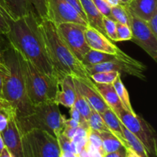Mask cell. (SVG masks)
<instances>
[{
  "instance_id": "1",
  "label": "cell",
  "mask_w": 157,
  "mask_h": 157,
  "mask_svg": "<svg viewBox=\"0 0 157 157\" xmlns=\"http://www.w3.org/2000/svg\"><path fill=\"white\" fill-rule=\"evenodd\" d=\"M6 17L10 29L5 36L8 42L40 71L52 78H58L48 55L38 20L33 12H30L17 19H12L8 13Z\"/></svg>"
},
{
  "instance_id": "2",
  "label": "cell",
  "mask_w": 157,
  "mask_h": 157,
  "mask_svg": "<svg viewBox=\"0 0 157 157\" xmlns=\"http://www.w3.org/2000/svg\"><path fill=\"white\" fill-rule=\"evenodd\" d=\"M38 25L58 81L66 75H71L94 87V83L85 67L61 39L55 23L46 18L38 21Z\"/></svg>"
},
{
  "instance_id": "3",
  "label": "cell",
  "mask_w": 157,
  "mask_h": 157,
  "mask_svg": "<svg viewBox=\"0 0 157 157\" xmlns=\"http://www.w3.org/2000/svg\"><path fill=\"white\" fill-rule=\"evenodd\" d=\"M4 64L8 73L3 79L1 98L10 104L16 119L24 117L32 113L34 106L27 95L19 52L9 43L4 54Z\"/></svg>"
},
{
  "instance_id": "4",
  "label": "cell",
  "mask_w": 157,
  "mask_h": 157,
  "mask_svg": "<svg viewBox=\"0 0 157 157\" xmlns=\"http://www.w3.org/2000/svg\"><path fill=\"white\" fill-rule=\"evenodd\" d=\"M58 106L55 101L41 103L34 106L32 113L29 115L16 119L21 134L38 129L58 138L64 130L65 118L61 114Z\"/></svg>"
},
{
  "instance_id": "5",
  "label": "cell",
  "mask_w": 157,
  "mask_h": 157,
  "mask_svg": "<svg viewBox=\"0 0 157 157\" xmlns=\"http://www.w3.org/2000/svg\"><path fill=\"white\" fill-rule=\"evenodd\" d=\"M19 55L27 95L32 105L55 101L58 90V78H52L41 72L20 52Z\"/></svg>"
},
{
  "instance_id": "6",
  "label": "cell",
  "mask_w": 157,
  "mask_h": 157,
  "mask_svg": "<svg viewBox=\"0 0 157 157\" xmlns=\"http://www.w3.org/2000/svg\"><path fill=\"white\" fill-rule=\"evenodd\" d=\"M23 157H60L58 140L48 132L33 129L21 134Z\"/></svg>"
},
{
  "instance_id": "7",
  "label": "cell",
  "mask_w": 157,
  "mask_h": 157,
  "mask_svg": "<svg viewBox=\"0 0 157 157\" xmlns=\"http://www.w3.org/2000/svg\"><path fill=\"white\" fill-rule=\"evenodd\" d=\"M118 118L124 127L131 132L145 147L149 155L157 156L156 135L151 125L140 115L131 113L124 109Z\"/></svg>"
},
{
  "instance_id": "8",
  "label": "cell",
  "mask_w": 157,
  "mask_h": 157,
  "mask_svg": "<svg viewBox=\"0 0 157 157\" xmlns=\"http://www.w3.org/2000/svg\"><path fill=\"white\" fill-rule=\"evenodd\" d=\"M85 68L89 75L96 72L116 71L119 72L120 74H127L144 81L146 80L145 71L147 67L145 64L137 60L133 59L124 52L118 55L112 61L88 66L85 67Z\"/></svg>"
},
{
  "instance_id": "9",
  "label": "cell",
  "mask_w": 157,
  "mask_h": 157,
  "mask_svg": "<svg viewBox=\"0 0 157 157\" xmlns=\"http://www.w3.org/2000/svg\"><path fill=\"white\" fill-rule=\"evenodd\" d=\"M57 28L61 39L81 62L86 53L90 50L85 38L86 26L68 22L58 25Z\"/></svg>"
},
{
  "instance_id": "10",
  "label": "cell",
  "mask_w": 157,
  "mask_h": 157,
  "mask_svg": "<svg viewBox=\"0 0 157 157\" xmlns=\"http://www.w3.org/2000/svg\"><path fill=\"white\" fill-rule=\"evenodd\" d=\"M129 12V21L132 32L131 40L157 61V36L149 29L147 21Z\"/></svg>"
},
{
  "instance_id": "11",
  "label": "cell",
  "mask_w": 157,
  "mask_h": 157,
  "mask_svg": "<svg viewBox=\"0 0 157 157\" xmlns=\"http://www.w3.org/2000/svg\"><path fill=\"white\" fill-rule=\"evenodd\" d=\"M55 25L62 23H76L87 27L88 24L65 0H48V18Z\"/></svg>"
},
{
  "instance_id": "12",
  "label": "cell",
  "mask_w": 157,
  "mask_h": 157,
  "mask_svg": "<svg viewBox=\"0 0 157 157\" xmlns=\"http://www.w3.org/2000/svg\"><path fill=\"white\" fill-rule=\"evenodd\" d=\"M5 147L8 149L12 157H23L21 146V134L18 129L15 112L9 117L8 124L1 133Z\"/></svg>"
},
{
  "instance_id": "13",
  "label": "cell",
  "mask_w": 157,
  "mask_h": 157,
  "mask_svg": "<svg viewBox=\"0 0 157 157\" xmlns=\"http://www.w3.org/2000/svg\"><path fill=\"white\" fill-rule=\"evenodd\" d=\"M85 38L88 46L93 50L113 55H119L123 52L116 44H113L111 40L107 38V36L90 26L86 27Z\"/></svg>"
},
{
  "instance_id": "14",
  "label": "cell",
  "mask_w": 157,
  "mask_h": 157,
  "mask_svg": "<svg viewBox=\"0 0 157 157\" xmlns=\"http://www.w3.org/2000/svg\"><path fill=\"white\" fill-rule=\"evenodd\" d=\"M73 78L76 90L86 100V101L88 103L89 105L93 110H96L100 114H101L103 112L109 108L99 92L97 90L96 87H90V85L81 80H78L75 78Z\"/></svg>"
},
{
  "instance_id": "15",
  "label": "cell",
  "mask_w": 157,
  "mask_h": 157,
  "mask_svg": "<svg viewBox=\"0 0 157 157\" xmlns=\"http://www.w3.org/2000/svg\"><path fill=\"white\" fill-rule=\"evenodd\" d=\"M76 97V88L73 77L66 75L58 81V90L55 102L59 105L71 108L74 106Z\"/></svg>"
},
{
  "instance_id": "16",
  "label": "cell",
  "mask_w": 157,
  "mask_h": 157,
  "mask_svg": "<svg viewBox=\"0 0 157 157\" xmlns=\"http://www.w3.org/2000/svg\"><path fill=\"white\" fill-rule=\"evenodd\" d=\"M125 6L131 13L147 21L157 11V0H130Z\"/></svg>"
},
{
  "instance_id": "17",
  "label": "cell",
  "mask_w": 157,
  "mask_h": 157,
  "mask_svg": "<svg viewBox=\"0 0 157 157\" xmlns=\"http://www.w3.org/2000/svg\"><path fill=\"white\" fill-rule=\"evenodd\" d=\"M94 86L109 108L111 109L116 113L117 116L119 117L120 113L122 112L123 110H124V108L113 84L94 83Z\"/></svg>"
},
{
  "instance_id": "18",
  "label": "cell",
  "mask_w": 157,
  "mask_h": 157,
  "mask_svg": "<svg viewBox=\"0 0 157 157\" xmlns=\"http://www.w3.org/2000/svg\"><path fill=\"white\" fill-rule=\"evenodd\" d=\"M80 2L85 13L89 26L99 31L100 32L107 36L103 23L104 15L98 10L93 0H80Z\"/></svg>"
},
{
  "instance_id": "19",
  "label": "cell",
  "mask_w": 157,
  "mask_h": 157,
  "mask_svg": "<svg viewBox=\"0 0 157 157\" xmlns=\"http://www.w3.org/2000/svg\"><path fill=\"white\" fill-rule=\"evenodd\" d=\"M0 3L12 19H17L32 12L29 0H0Z\"/></svg>"
},
{
  "instance_id": "20",
  "label": "cell",
  "mask_w": 157,
  "mask_h": 157,
  "mask_svg": "<svg viewBox=\"0 0 157 157\" xmlns=\"http://www.w3.org/2000/svg\"><path fill=\"white\" fill-rule=\"evenodd\" d=\"M101 115L104 120V123H105L106 126L108 128L109 131L111 132L114 136H116L119 139V140L121 141L122 145L125 148H128V144L124 139V134H123L122 123L120 121L116 113L111 109L107 108Z\"/></svg>"
},
{
  "instance_id": "21",
  "label": "cell",
  "mask_w": 157,
  "mask_h": 157,
  "mask_svg": "<svg viewBox=\"0 0 157 157\" xmlns=\"http://www.w3.org/2000/svg\"><path fill=\"white\" fill-rule=\"evenodd\" d=\"M117 55H113V54L106 53V52L90 49L84 56L81 63L84 67H88V66L95 65V64H101V63L110 61L114 59Z\"/></svg>"
},
{
  "instance_id": "22",
  "label": "cell",
  "mask_w": 157,
  "mask_h": 157,
  "mask_svg": "<svg viewBox=\"0 0 157 157\" xmlns=\"http://www.w3.org/2000/svg\"><path fill=\"white\" fill-rule=\"evenodd\" d=\"M98 133L102 140L103 149L105 153L114 152L124 147L119 139L116 136H114L111 132L103 131L98 132Z\"/></svg>"
},
{
  "instance_id": "23",
  "label": "cell",
  "mask_w": 157,
  "mask_h": 157,
  "mask_svg": "<svg viewBox=\"0 0 157 157\" xmlns=\"http://www.w3.org/2000/svg\"><path fill=\"white\" fill-rule=\"evenodd\" d=\"M113 86L114 87L115 90H116L117 94V96L119 97L120 100H121V103H122L124 108L127 111L130 112V113H136L134 110H133L131 103H130V95H129L128 91H127V88L124 86V83L121 81V76L117 78L116 81L113 82Z\"/></svg>"
},
{
  "instance_id": "24",
  "label": "cell",
  "mask_w": 157,
  "mask_h": 157,
  "mask_svg": "<svg viewBox=\"0 0 157 157\" xmlns=\"http://www.w3.org/2000/svg\"><path fill=\"white\" fill-rule=\"evenodd\" d=\"M121 74L116 71H101L96 72L90 75L94 83L104 84H113V82L120 77Z\"/></svg>"
},
{
  "instance_id": "25",
  "label": "cell",
  "mask_w": 157,
  "mask_h": 157,
  "mask_svg": "<svg viewBox=\"0 0 157 157\" xmlns=\"http://www.w3.org/2000/svg\"><path fill=\"white\" fill-rule=\"evenodd\" d=\"M32 12L38 21L48 18V0H29Z\"/></svg>"
},
{
  "instance_id": "26",
  "label": "cell",
  "mask_w": 157,
  "mask_h": 157,
  "mask_svg": "<svg viewBox=\"0 0 157 157\" xmlns=\"http://www.w3.org/2000/svg\"><path fill=\"white\" fill-rule=\"evenodd\" d=\"M74 107L78 110V111L79 112L80 114L81 115V117H82L85 121H88L90 113H91L92 108L90 107V106L89 105L88 103L86 101V100L80 94V93L77 90Z\"/></svg>"
},
{
  "instance_id": "27",
  "label": "cell",
  "mask_w": 157,
  "mask_h": 157,
  "mask_svg": "<svg viewBox=\"0 0 157 157\" xmlns=\"http://www.w3.org/2000/svg\"><path fill=\"white\" fill-rule=\"evenodd\" d=\"M110 11H111L112 19L121 24L127 25H130L128 9L125 5L120 4L114 7H112Z\"/></svg>"
},
{
  "instance_id": "28",
  "label": "cell",
  "mask_w": 157,
  "mask_h": 157,
  "mask_svg": "<svg viewBox=\"0 0 157 157\" xmlns=\"http://www.w3.org/2000/svg\"><path fill=\"white\" fill-rule=\"evenodd\" d=\"M87 122H88L90 129L91 130H95L97 132L109 131L101 115L93 109H92L91 113H90Z\"/></svg>"
},
{
  "instance_id": "29",
  "label": "cell",
  "mask_w": 157,
  "mask_h": 157,
  "mask_svg": "<svg viewBox=\"0 0 157 157\" xmlns=\"http://www.w3.org/2000/svg\"><path fill=\"white\" fill-rule=\"evenodd\" d=\"M103 23L107 38L113 41H117V21L107 17L103 16Z\"/></svg>"
},
{
  "instance_id": "30",
  "label": "cell",
  "mask_w": 157,
  "mask_h": 157,
  "mask_svg": "<svg viewBox=\"0 0 157 157\" xmlns=\"http://www.w3.org/2000/svg\"><path fill=\"white\" fill-rule=\"evenodd\" d=\"M117 41H124L131 40L132 32L130 26L117 22Z\"/></svg>"
},
{
  "instance_id": "31",
  "label": "cell",
  "mask_w": 157,
  "mask_h": 157,
  "mask_svg": "<svg viewBox=\"0 0 157 157\" xmlns=\"http://www.w3.org/2000/svg\"><path fill=\"white\" fill-rule=\"evenodd\" d=\"M58 142V145H59L61 151L62 152H71V153L78 154L76 150V147H75V144L71 140L67 138V136H64L63 133H61L59 136L57 138Z\"/></svg>"
},
{
  "instance_id": "32",
  "label": "cell",
  "mask_w": 157,
  "mask_h": 157,
  "mask_svg": "<svg viewBox=\"0 0 157 157\" xmlns=\"http://www.w3.org/2000/svg\"><path fill=\"white\" fill-rule=\"evenodd\" d=\"M87 141L90 144H92L94 147L98 148L100 151H101L102 153H104L105 154V153L104 151V149H103L102 140H101L98 132L90 129L88 131V133H87Z\"/></svg>"
},
{
  "instance_id": "33",
  "label": "cell",
  "mask_w": 157,
  "mask_h": 157,
  "mask_svg": "<svg viewBox=\"0 0 157 157\" xmlns=\"http://www.w3.org/2000/svg\"><path fill=\"white\" fill-rule=\"evenodd\" d=\"M6 14L7 12H6V9L0 3V35L2 36H6L10 29L9 22L7 21Z\"/></svg>"
},
{
  "instance_id": "34",
  "label": "cell",
  "mask_w": 157,
  "mask_h": 157,
  "mask_svg": "<svg viewBox=\"0 0 157 157\" xmlns=\"http://www.w3.org/2000/svg\"><path fill=\"white\" fill-rule=\"evenodd\" d=\"M94 3L95 4L96 7L100 11L104 16L107 17L112 19L111 16V7L104 0H93Z\"/></svg>"
},
{
  "instance_id": "35",
  "label": "cell",
  "mask_w": 157,
  "mask_h": 157,
  "mask_svg": "<svg viewBox=\"0 0 157 157\" xmlns=\"http://www.w3.org/2000/svg\"><path fill=\"white\" fill-rule=\"evenodd\" d=\"M13 111L14 110L12 107L0 109V133L5 130L7 126L9 117Z\"/></svg>"
},
{
  "instance_id": "36",
  "label": "cell",
  "mask_w": 157,
  "mask_h": 157,
  "mask_svg": "<svg viewBox=\"0 0 157 157\" xmlns=\"http://www.w3.org/2000/svg\"><path fill=\"white\" fill-rule=\"evenodd\" d=\"M65 1L67 2L71 6V7H73L74 9H75V10L76 11L78 14H79L80 16H81V18H82L83 19H84V21H85L88 24L87 18H86L85 13H84V9H83L82 6H81L80 0H65Z\"/></svg>"
},
{
  "instance_id": "37",
  "label": "cell",
  "mask_w": 157,
  "mask_h": 157,
  "mask_svg": "<svg viewBox=\"0 0 157 157\" xmlns=\"http://www.w3.org/2000/svg\"><path fill=\"white\" fill-rule=\"evenodd\" d=\"M147 24L153 35L157 36V11L153 13L148 21H147Z\"/></svg>"
},
{
  "instance_id": "38",
  "label": "cell",
  "mask_w": 157,
  "mask_h": 157,
  "mask_svg": "<svg viewBox=\"0 0 157 157\" xmlns=\"http://www.w3.org/2000/svg\"><path fill=\"white\" fill-rule=\"evenodd\" d=\"M86 148H87V151H88L89 154H90V157H104V153L100 151L98 148L94 147L92 144L87 141V144H86Z\"/></svg>"
},
{
  "instance_id": "39",
  "label": "cell",
  "mask_w": 157,
  "mask_h": 157,
  "mask_svg": "<svg viewBox=\"0 0 157 157\" xmlns=\"http://www.w3.org/2000/svg\"><path fill=\"white\" fill-rule=\"evenodd\" d=\"M69 109H70V111H69V113H70L71 118H72V119L75 120V121H78L79 124H83V123L87 122V121H85V120H84V118L81 117V115L80 114L79 112L78 111V110H77V109L75 108L74 106Z\"/></svg>"
},
{
  "instance_id": "40",
  "label": "cell",
  "mask_w": 157,
  "mask_h": 157,
  "mask_svg": "<svg viewBox=\"0 0 157 157\" xmlns=\"http://www.w3.org/2000/svg\"><path fill=\"white\" fill-rule=\"evenodd\" d=\"M126 155H127V150L125 147H123L114 152L105 153L104 157H126Z\"/></svg>"
},
{
  "instance_id": "41",
  "label": "cell",
  "mask_w": 157,
  "mask_h": 157,
  "mask_svg": "<svg viewBox=\"0 0 157 157\" xmlns=\"http://www.w3.org/2000/svg\"><path fill=\"white\" fill-rule=\"evenodd\" d=\"M9 43L5 42L2 38V35H0V63L4 64V54ZM5 65V64H4Z\"/></svg>"
},
{
  "instance_id": "42",
  "label": "cell",
  "mask_w": 157,
  "mask_h": 157,
  "mask_svg": "<svg viewBox=\"0 0 157 157\" xmlns=\"http://www.w3.org/2000/svg\"><path fill=\"white\" fill-rule=\"evenodd\" d=\"M78 128V127H77ZM77 128H72V127H64V130H63L62 133L65 136H67V138H69L70 140L73 139L74 136H75V133H76Z\"/></svg>"
},
{
  "instance_id": "43",
  "label": "cell",
  "mask_w": 157,
  "mask_h": 157,
  "mask_svg": "<svg viewBox=\"0 0 157 157\" xmlns=\"http://www.w3.org/2000/svg\"><path fill=\"white\" fill-rule=\"evenodd\" d=\"M64 127H72V128H77V127H79L80 124L78 122V121H75L72 118H70V119H67V118H64Z\"/></svg>"
},
{
  "instance_id": "44",
  "label": "cell",
  "mask_w": 157,
  "mask_h": 157,
  "mask_svg": "<svg viewBox=\"0 0 157 157\" xmlns=\"http://www.w3.org/2000/svg\"><path fill=\"white\" fill-rule=\"evenodd\" d=\"M9 107H11L10 104L5 99L0 98V109L9 108Z\"/></svg>"
},
{
  "instance_id": "45",
  "label": "cell",
  "mask_w": 157,
  "mask_h": 157,
  "mask_svg": "<svg viewBox=\"0 0 157 157\" xmlns=\"http://www.w3.org/2000/svg\"><path fill=\"white\" fill-rule=\"evenodd\" d=\"M78 157H90L88 151H87V148H86V146L84 148H83L82 150L78 153Z\"/></svg>"
},
{
  "instance_id": "46",
  "label": "cell",
  "mask_w": 157,
  "mask_h": 157,
  "mask_svg": "<svg viewBox=\"0 0 157 157\" xmlns=\"http://www.w3.org/2000/svg\"><path fill=\"white\" fill-rule=\"evenodd\" d=\"M110 7H114V6H118V5L121 4V1L120 0H104Z\"/></svg>"
},
{
  "instance_id": "47",
  "label": "cell",
  "mask_w": 157,
  "mask_h": 157,
  "mask_svg": "<svg viewBox=\"0 0 157 157\" xmlns=\"http://www.w3.org/2000/svg\"><path fill=\"white\" fill-rule=\"evenodd\" d=\"M126 150H127V155H126V157H140L133 150H132V149H130V147L126 148Z\"/></svg>"
},
{
  "instance_id": "48",
  "label": "cell",
  "mask_w": 157,
  "mask_h": 157,
  "mask_svg": "<svg viewBox=\"0 0 157 157\" xmlns=\"http://www.w3.org/2000/svg\"><path fill=\"white\" fill-rule=\"evenodd\" d=\"M0 157H12V156L10 153V152L8 150V149L5 147L4 149L0 153Z\"/></svg>"
},
{
  "instance_id": "49",
  "label": "cell",
  "mask_w": 157,
  "mask_h": 157,
  "mask_svg": "<svg viewBox=\"0 0 157 157\" xmlns=\"http://www.w3.org/2000/svg\"><path fill=\"white\" fill-rule=\"evenodd\" d=\"M60 157H78V154L71 153V152H61Z\"/></svg>"
},
{
  "instance_id": "50",
  "label": "cell",
  "mask_w": 157,
  "mask_h": 157,
  "mask_svg": "<svg viewBox=\"0 0 157 157\" xmlns=\"http://www.w3.org/2000/svg\"><path fill=\"white\" fill-rule=\"evenodd\" d=\"M8 73V72H7ZM6 72L2 71L0 70V98H1V93L2 90V85H3V79H4V76L6 75Z\"/></svg>"
},
{
  "instance_id": "51",
  "label": "cell",
  "mask_w": 157,
  "mask_h": 157,
  "mask_svg": "<svg viewBox=\"0 0 157 157\" xmlns=\"http://www.w3.org/2000/svg\"><path fill=\"white\" fill-rule=\"evenodd\" d=\"M5 147V144H4V142H3V140H2V137L1 136V133H0V153L2 152V150L4 149Z\"/></svg>"
},
{
  "instance_id": "52",
  "label": "cell",
  "mask_w": 157,
  "mask_h": 157,
  "mask_svg": "<svg viewBox=\"0 0 157 157\" xmlns=\"http://www.w3.org/2000/svg\"><path fill=\"white\" fill-rule=\"evenodd\" d=\"M0 70L2 71H4V72H6V73H7L8 72L7 67H6L4 64H2V63H0Z\"/></svg>"
},
{
  "instance_id": "53",
  "label": "cell",
  "mask_w": 157,
  "mask_h": 157,
  "mask_svg": "<svg viewBox=\"0 0 157 157\" xmlns=\"http://www.w3.org/2000/svg\"><path fill=\"white\" fill-rule=\"evenodd\" d=\"M121 1V3L123 5H127L130 2V0H120Z\"/></svg>"
}]
</instances>
